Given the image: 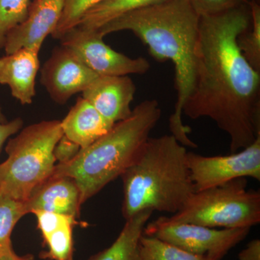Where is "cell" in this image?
<instances>
[{
    "instance_id": "obj_28",
    "label": "cell",
    "mask_w": 260,
    "mask_h": 260,
    "mask_svg": "<svg viewBox=\"0 0 260 260\" xmlns=\"http://www.w3.org/2000/svg\"><path fill=\"white\" fill-rule=\"evenodd\" d=\"M239 260H260V241L254 239L248 243L245 249L239 254Z\"/></svg>"
},
{
    "instance_id": "obj_13",
    "label": "cell",
    "mask_w": 260,
    "mask_h": 260,
    "mask_svg": "<svg viewBox=\"0 0 260 260\" xmlns=\"http://www.w3.org/2000/svg\"><path fill=\"white\" fill-rule=\"evenodd\" d=\"M83 204L81 191L75 179L54 174L38 186L23 203L27 214L46 211L77 219Z\"/></svg>"
},
{
    "instance_id": "obj_2",
    "label": "cell",
    "mask_w": 260,
    "mask_h": 260,
    "mask_svg": "<svg viewBox=\"0 0 260 260\" xmlns=\"http://www.w3.org/2000/svg\"><path fill=\"white\" fill-rule=\"evenodd\" d=\"M199 23L200 16L189 0H167L121 15L97 30L103 37L129 30L147 46L154 59L172 61L177 102L169 118V129L181 145L192 148L198 145L189 139L190 129L183 123L182 114L194 87Z\"/></svg>"
},
{
    "instance_id": "obj_10",
    "label": "cell",
    "mask_w": 260,
    "mask_h": 260,
    "mask_svg": "<svg viewBox=\"0 0 260 260\" xmlns=\"http://www.w3.org/2000/svg\"><path fill=\"white\" fill-rule=\"evenodd\" d=\"M98 77L73 51L61 45L53 50L41 70V83L59 105L83 93Z\"/></svg>"
},
{
    "instance_id": "obj_17",
    "label": "cell",
    "mask_w": 260,
    "mask_h": 260,
    "mask_svg": "<svg viewBox=\"0 0 260 260\" xmlns=\"http://www.w3.org/2000/svg\"><path fill=\"white\" fill-rule=\"evenodd\" d=\"M165 1L167 0H103L89 9L76 26L97 30L121 15Z\"/></svg>"
},
{
    "instance_id": "obj_25",
    "label": "cell",
    "mask_w": 260,
    "mask_h": 260,
    "mask_svg": "<svg viewBox=\"0 0 260 260\" xmlns=\"http://www.w3.org/2000/svg\"><path fill=\"white\" fill-rule=\"evenodd\" d=\"M32 214H34L37 217L38 229L42 233L43 238L47 237L67 222L72 220H77V218L73 216L50 213V212L35 211Z\"/></svg>"
},
{
    "instance_id": "obj_20",
    "label": "cell",
    "mask_w": 260,
    "mask_h": 260,
    "mask_svg": "<svg viewBox=\"0 0 260 260\" xmlns=\"http://www.w3.org/2000/svg\"><path fill=\"white\" fill-rule=\"evenodd\" d=\"M139 251L140 260H215L191 254L156 238L143 234L140 239Z\"/></svg>"
},
{
    "instance_id": "obj_7",
    "label": "cell",
    "mask_w": 260,
    "mask_h": 260,
    "mask_svg": "<svg viewBox=\"0 0 260 260\" xmlns=\"http://www.w3.org/2000/svg\"><path fill=\"white\" fill-rule=\"evenodd\" d=\"M250 229H213L174 223L161 216L146 224L143 235L156 238L191 254L220 260L247 237Z\"/></svg>"
},
{
    "instance_id": "obj_6",
    "label": "cell",
    "mask_w": 260,
    "mask_h": 260,
    "mask_svg": "<svg viewBox=\"0 0 260 260\" xmlns=\"http://www.w3.org/2000/svg\"><path fill=\"white\" fill-rule=\"evenodd\" d=\"M246 187V178H239L195 191L179 211L167 218L213 229H251L260 222V192Z\"/></svg>"
},
{
    "instance_id": "obj_12",
    "label": "cell",
    "mask_w": 260,
    "mask_h": 260,
    "mask_svg": "<svg viewBox=\"0 0 260 260\" xmlns=\"http://www.w3.org/2000/svg\"><path fill=\"white\" fill-rule=\"evenodd\" d=\"M136 89L129 76H99L84 90L82 97L115 124L131 115Z\"/></svg>"
},
{
    "instance_id": "obj_19",
    "label": "cell",
    "mask_w": 260,
    "mask_h": 260,
    "mask_svg": "<svg viewBox=\"0 0 260 260\" xmlns=\"http://www.w3.org/2000/svg\"><path fill=\"white\" fill-rule=\"evenodd\" d=\"M251 24L239 34L237 43L246 60L256 71L260 72V5L250 0Z\"/></svg>"
},
{
    "instance_id": "obj_14",
    "label": "cell",
    "mask_w": 260,
    "mask_h": 260,
    "mask_svg": "<svg viewBox=\"0 0 260 260\" xmlns=\"http://www.w3.org/2000/svg\"><path fill=\"white\" fill-rule=\"evenodd\" d=\"M40 50L22 48L0 57V84L9 86L22 105H30L36 95V78L40 68Z\"/></svg>"
},
{
    "instance_id": "obj_26",
    "label": "cell",
    "mask_w": 260,
    "mask_h": 260,
    "mask_svg": "<svg viewBox=\"0 0 260 260\" xmlns=\"http://www.w3.org/2000/svg\"><path fill=\"white\" fill-rule=\"evenodd\" d=\"M80 147L63 135L54 149V155L58 164H67L78 155Z\"/></svg>"
},
{
    "instance_id": "obj_16",
    "label": "cell",
    "mask_w": 260,
    "mask_h": 260,
    "mask_svg": "<svg viewBox=\"0 0 260 260\" xmlns=\"http://www.w3.org/2000/svg\"><path fill=\"white\" fill-rule=\"evenodd\" d=\"M153 213L152 210H143L126 220L112 245L92 255L88 260H140V239Z\"/></svg>"
},
{
    "instance_id": "obj_29",
    "label": "cell",
    "mask_w": 260,
    "mask_h": 260,
    "mask_svg": "<svg viewBox=\"0 0 260 260\" xmlns=\"http://www.w3.org/2000/svg\"><path fill=\"white\" fill-rule=\"evenodd\" d=\"M0 260H36L32 254H27L25 255H18L15 252L13 248L5 253L0 256Z\"/></svg>"
},
{
    "instance_id": "obj_15",
    "label": "cell",
    "mask_w": 260,
    "mask_h": 260,
    "mask_svg": "<svg viewBox=\"0 0 260 260\" xmlns=\"http://www.w3.org/2000/svg\"><path fill=\"white\" fill-rule=\"evenodd\" d=\"M114 124L83 97L77 99L75 105L61 121L64 135L81 149L88 148L100 139Z\"/></svg>"
},
{
    "instance_id": "obj_11",
    "label": "cell",
    "mask_w": 260,
    "mask_h": 260,
    "mask_svg": "<svg viewBox=\"0 0 260 260\" xmlns=\"http://www.w3.org/2000/svg\"><path fill=\"white\" fill-rule=\"evenodd\" d=\"M64 0H34L26 18L10 30L5 37V54L22 48L40 50L46 38L54 32L64 8Z\"/></svg>"
},
{
    "instance_id": "obj_31",
    "label": "cell",
    "mask_w": 260,
    "mask_h": 260,
    "mask_svg": "<svg viewBox=\"0 0 260 260\" xmlns=\"http://www.w3.org/2000/svg\"><path fill=\"white\" fill-rule=\"evenodd\" d=\"M255 1L258 2V3H259V0H255Z\"/></svg>"
},
{
    "instance_id": "obj_4",
    "label": "cell",
    "mask_w": 260,
    "mask_h": 260,
    "mask_svg": "<svg viewBox=\"0 0 260 260\" xmlns=\"http://www.w3.org/2000/svg\"><path fill=\"white\" fill-rule=\"evenodd\" d=\"M160 117L156 100L140 103L127 119L115 123L88 148L80 149L73 160L56 164L53 174L74 179L85 203L133 164Z\"/></svg>"
},
{
    "instance_id": "obj_24",
    "label": "cell",
    "mask_w": 260,
    "mask_h": 260,
    "mask_svg": "<svg viewBox=\"0 0 260 260\" xmlns=\"http://www.w3.org/2000/svg\"><path fill=\"white\" fill-rule=\"evenodd\" d=\"M193 9L199 16L218 14L242 5L250 0H189Z\"/></svg>"
},
{
    "instance_id": "obj_3",
    "label": "cell",
    "mask_w": 260,
    "mask_h": 260,
    "mask_svg": "<svg viewBox=\"0 0 260 260\" xmlns=\"http://www.w3.org/2000/svg\"><path fill=\"white\" fill-rule=\"evenodd\" d=\"M187 152L172 135L148 138L120 177L125 220L143 210L174 214L182 208L195 192Z\"/></svg>"
},
{
    "instance_id": "obj_8",
    "label": "cell",
    "mask_w": 260,
    "mask_h": 260,
    "mask_svg": "<svg viewBox=\"0 0 260 260\" xmlns=\"http://www.w3.org/2000/svg\"><path fill=\"white\" fill-rule=\"evenodd\" d=\"M97 30L75 26L59 39L84 64L99 76L144 75L150 64L144 57L130 58L112 49L103 41Z\"/></svg>"
},
{
    "instance_id": "obj_5",
    "label": "cell",
    "mask_w": 260,
    "mask_h": 260,
    "mask_svg": "<svg viewBox=\"0 0 260 260\" xmlns=\"http://www.w3.org/2000/svg\"><path fill=\"white\" fill-rule=\"evenodd\" d=\"M61 121H42L24 127L5 148L8 158L0 164V192L18 201L52 176L54 149L62 135Z\"/></svg>"
},
{
    "instance_id": "obj_23",
    "label": "cell",
    "mask_w": 260,
    "mask_h": 260,
    "mask_svg": "<svg viewBox=\"0 0 260 260\" xmlns=\"http://www.w3.org/2000/svg\"><path fill=\"white\" fill-rule=\"evenodd\" d=\"M102 1L103 0H64L62 14L51 37L59 40L65 32L78 25L82 16L89 9Z\"/></svg>"
},
{
    "instance_id": "obj_21",
    "label": "cell",
    "mask_w": 260,
    "mask_h": 260,
    "mask_svg": "<svg viewBox=\"0 0 260 260\" xmlns=\"http://www.w3.org/2000/svg\"><path fill=\"white\" fill-rule=\"evenodd\" d=\"M25 215L23 203L0 192V256L13 248L12 233L17 223Z\"/></svg>"
},
{
    "instance_id": "obj_18",
    "label": "cell",
    "mask_w": 260,
    "mask_h": 260,
    "mask_svg": "<svg viewBox=\"0 0 260 260\" xmlns=\"http://www.w3.org/2000/svg\"><path fill=\"white\" fill-rule=\"evenodd\" d=\"M78 224L77 220H70L43 238L48 251H42L39 257L49 260H74L73 231Z\"/></svg>"
},
{
    "instance_id": "obj_22",
    "label": "cell",
    "mask_w": 260,
    "mask_h": 260,
    "mask_svg": "<svg viewBox=\"0 0 260 260\" xmlns=\"http://www.w3.org/2000/svg\"><path fill=\"white\" fill-rule=\"evenodd\" d=\"M30 4V0H0V51L8 32L26 18Z\"/></svg>"
},
{
    "instance_id": "obj_27",
    "label": "cell",
    "mask_w": 260,
    "mask_h": 260,
    "mask_svg": "<svg viewBox=\"0 0 260 260\" xmlns=\"http://www.w3.org/2000/svg\"><path fill=\"white\" fill-rule=\"evenodd\" d=\"M23 126V119L20 117L15 118L13 120L0 123V153L5 142L12 135L16 134Z\"/></svg>"
},
{
    "instance_id": "obj_9",
    "label": "cell",
    "mask_w": 260,
    "mask_h": 260,
    "mask_svg": "<svg viewBox=\"0 0 260 260\" xmlns=\"http://www.w3.org/2000/svg\"><path fill=\"white\" fill-rule=\"evenodd\" d=\"M186 161L195 191L239 179L260 180V138L246 148L227 155L205 156L187 152Z\"/></svg>"
},
{
    "instance_id": "obj_30",
    "label": "cell",
    "mask_w": 260,
    "mask_h": 260,
    "mask_svg": "<svg viewBox=\"0 0 260 260\" xmlns=\"http://www.w3.org/2000/svg\"><path fill=\"white\" fill-rule=\"evenodd\" d=\"M6 118L4 115V114L3 113V111H2V108L0 107V123H5L7 122Z\"/></svg>"
},
{
    "instance_id": "obj_1",
    "label": "cell",
    "mask_w": 260,
    "mask_h": 260,
    "mask_svg": "<svg viewBox=\"0 0 260 260\" xmlns=\"http://www.w3.org/2000/svg\"><path fill=\"white\" fill-rule=\"evenodd\" d=\"M250 24L249 3L200 17L194 87L183 108L187 117L209 118L226 133L232 153L260 138V72L237 43Z\"/></svg>"
}]
</instances>
